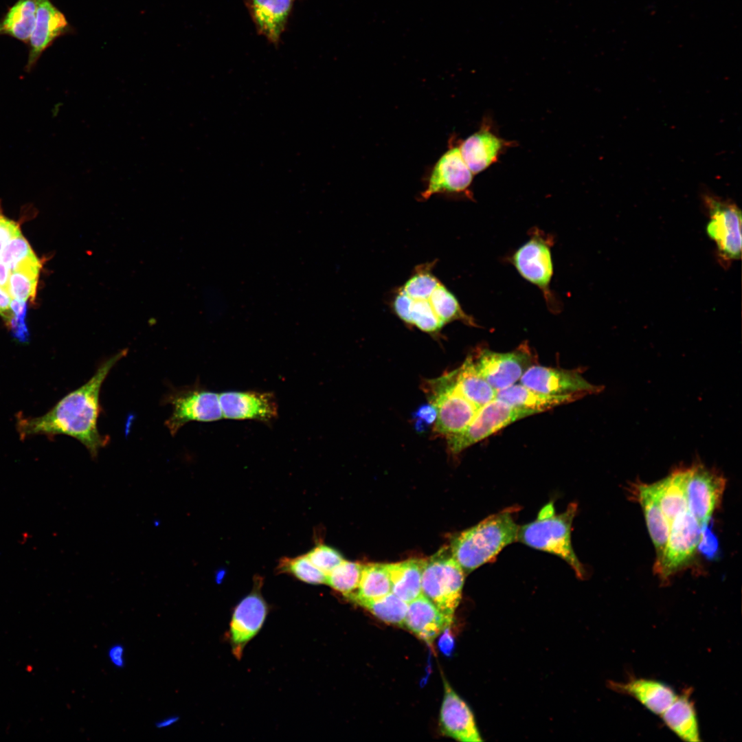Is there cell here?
<instances>
[{
  "label": "cell",
  "instance_id": "cell-28",
  "mask_svg": "<svg viewBox=\"0 0 742 742\" xmlns=\"http://www.w3.org/2000/svg\"><path fill=\"white\" fill-rule=\"evenodd\" d=\"M455 385L458 390L477 408L496 398L497 391L480 374L472 357L455 370Z\"/></svg>",
  "mask_w": 742,
  "mask_h": 742
},
{
  "label": "cell",
  "instance_id": "cell-8",
  "mask_svg": "<svg viewBox=\"0 0 742 742\" xmlns=\"http://www.w3.org/2000/svg\"><path fill=\"white\" fill-rule=\"evenodd\" d=\"M495 398L477 409L469 424L460 432L447 436L449 451L458 454L516 420L539 414Z\"/></svg>",
  "mask_w": 742,
  "mask_h": 742
},
{
  "label": "cell",
  "instance_id": "cell-14",
  "mask_svg": "<svg viewBox=\"0 0 742 742\" xmlns=\"http://www.w3.org/2000/svg\"><path fill=\"white\" fill-rule=\"evenodd\" d=\"M726 480L719 473L697 464L690 467L686 484L687 508L700 526L709 522L719 506Z\"/></svg>",
  "mask_w": 742,
  "mask_h": 742
},
{
  "label": "cell",
  "instance_id": "cell-38",
  "mask_svg": "<svg viewBox=\"0 0 742 742\" xmlns=\"http://www.w3.org/2000/svg\"><path fill=\"white\" fill-rule=\"evenodd\" d=\"M20 234V228L15 222L0 214V256L7 243Z\"/></svg>",
  "mask_w": 742,
  "mask_h": 742
},
{
  "label": "cell",
  "instance_id": "cell-33",
  "mask_svg": "<svg viewBox=\"0 0 742 742\" xmlns=\"http://www.w3.org/2000/svg\"><path fill=\"white\" fill-rule=\"evenodd\" d=\"M276 571L286 573L297 579L308 584L326 583V575L317 568L306 554L295 557H283L277 566Z\"/></svg>",
  "mask_w": 742,
  "mask_h": 742
},
{
  "label": "cell",
  "instance_id": "cell-2",
  "mask_svg": "<svg viewBox=\"0 0 742 742\" xmlns=\"http://www.w3.org/2000/svg\"><path fill=\"white\" fill-rule=\"evenodd\" d=\"M512 508L484 519L456 535L449 550L466 574L490 562L507 546L517 541L519 526Z\"/></svg>",
  "mask_w": 742,
  "mask_h": 742
},
{
  "label": "cell",
  "instance_id": "cell-37",
  "mask_svg": "<svg viewBox=\"0 0 742 742\" xmlns=\"http://www.w3.org/2000/svg\"><path fill=\"white\" fill-rule=\"evenodd\" d=\"M708 523L701 526V537L697 549L708 558H712L718 550V541L708 527Z\"/></svg>",
  "mask_w": 742,
  "mask_h": 742
},
{
  "label": "cell",
  "instance_id": "cell-36",
  "mask_svg": "<svg viewBox=\"0 0 742 742\" xmlns=\"http://www.w3.org/2000/svg\"><path fill=\"white\" fill-rule=\"evenodd\" d=\"M306 555L326 575L344 560L337 550L325 544L316 545Z\"/></svg>",
  "mask_w": 742,
  "mask_h": 742
},
{
  "label": "cell",
  "instance_id": "cell-17",
  "mask_svg": "<svg viewBox=\"0 0 742 742\" xmlns=\"http://www.w3.org/2000/svg\"><path fill=\"white\" fill-rule=\"evenodd\" d=\"M65 15L50 0H38L34 26L29 43L28 57L25 67L30 72L42 54L54 41L68 30Z\"/></svg>",
  "mask_w": 742,
  "mask_h": 742
},
{
  "label": "cell",
  "instance_id": "cell-12",
  "mask_svg": "<svg viewBox=\"0 0 742 742\" xmlns=\"http://www.w3.org/2000/svg\"><path fill=\"white\" fill-rule=\"evenodd\" d=\"M262 577L254 576L253 589L233 609L228 638L232 654L240 660L249 642L260 631L269 613V606L261 594Z\"/></svg>",
  "mask_w": 742,
  "mask_h": 742
},
{
  "label": "cell",
  "instance_id": "cell-6",
  "mask_svg": "<svg viewBox=\"0 0 742 742\" xmlns=\"http://www.w3.org/2000/svg\"><path fill=\"white\" fill-rule=\"evenodd\" d=\"M426 385L429 403L437 412L434 427L435 434L447 438L462 431L478 408L458 390L455 370L429 381Z\"/></svg>",
  "mask_w": 742,
  "mask_h": 742
},
{
  "label": "cell",
  "instance_id": "cell-30",
  "mask_svg": "<svg viewBox=\"0 0 742 742\" xmlns=\"http://www.w3.org/2000/svg\"><path fill=\"white\" fill-rule=\"evenodd\" d=\"M392 585L385 563L362 565L357 589L346 598L359 604L381 598L391 592Z\"/></svg>",
  "mask_w": 742,
  "mask_h": 742
},
{
  "label": "cell",
  "instance_id": "cell-16",
  "mask_svg": "<svg viewBox=\"0 0 742 742\" xmlns=\"http://www.w3.org/2000/svg\"><path fill=\"white\" fill-rule=\"evenodd\" d=\"M519 381L530 389L551 395L583 394L586 396L603 390V386L589 383L577 372L539 365L530 366Z\"/></svg>",
  "mask_w": 742,
  "mask_h": 742
},
{
  "label": "cell",
  "instance_id": "cell-41",
  "mask_svg": "<svg viewBox=\"0 0 742 742\" xmlns=\"http://www.w3.org/2000/svg\"><path fill=\"white\" fill-rule=\"evenodd\" d=\"M12 298L6 291L0 287V315L8 324H11L14 314L10 305Z\"/></svg>",
  "mask_w": 742,
  "mask_h": 742
},
{
  "label": "cell",
  "instance_id": "cell-29",
  "mask_svg": "<svg viewBox=\"0 0 742 742\" xmlns=\"http://www.w3.org/2000/svg\"><path fill=\"white\" fill-rule=\"evenodd\" d=\"M38 0H17L0 20V35L27 45L32 32Z\"/></svg>",
  "mask_w": 742,
  "mask_h": 742
},
{
  "label": "cell",
  "instance_id": "cell-3",
  "mask_svg": "<svg viewBox=\"0 0 742 742\" xmlns=\"http://www.w3.org/2000/svg\"><path fill=\"white\" fill-rule=\"evenodd\" d=\"M576 512L577 504L570 503L564 512L557 514L553 502H549L539 510L534 521L519 526L517 541L559 556L578 578H583L586 571L572 544V522Z\"/></svg>",
  "mask_w": 742,
  "mask_h": 742
},
{
  "label": "cell",
  "instance_id": "cell-44",
  "mask_svg": "<svg viewBox=\"0 0 742 742\" xmlns=\"http://www.w3.org/2000/svg\"><path fill=\"white\" fill-rule=\"evenodd\" d=\"M179 721V717L178 716L170 715L157 721L155 726L157 729H166L177 724Z\"/></svg>",
  "mask_w": 742,
  "mask_h": 742
},
{
  "label": "cell",
  "instance_id": "cell-11",
  "mask_svg": "<svg viewBox=\"0 0 742 742\" xmlns=\"http://www.w3.org/2000/svg\"><path fill=\"white\" fill-rule=\"evenodd\" d=\"M473 175L461 155L459 144L452 137L448 149L429 170L420 199L425 201L434 194L468 196Z\"/></svg>",
  "mask_w": 742,
  "mask_h": 742
},
{
  "label": "cell",
  "instance_id": "cell-21",
  "mask_svg": "<svg viewBox=\"0 0 742 742\" xmlns=\"http://www.w3.org/2000/svg\"><path fill=\"white\" fill-rule=\"evenodd\" d=\"M293 0H247V6L259 34L278 44L288 21Z\"/></svg>",
  "mask_w": 742,
  "mask_h": 742
},
{
  "label": "cell",
  "instance_id": "cell-4",
  "mask_svg": "<svg viewBox=\"0 0 742 742\" xmlns=\"http://www.w3.org/2000/svg\"><path fill=\"white\" fill-rule=\"evenodd\" d=\"M465 575L448 547L425 561L422 594L452 620L462 598Z\"/></svg>",
  "mask_w": 742,
  "mask_h": 742
},
{
  "label": "cell",
  "instance_id": "cell-27",
  "mask_svg": "<svg viewBox=\"0 0 742 742\" xmlns=\"http://www.w3.org/2000/svg\"><path fill=\"white\" fill-rule=\"evenodd\" d=\"M425 561L412 559L385 563L392 585L391 592L407 603L422 594L421 580Z\"/></svg>",
  "mask_w": 742,
  "mask_h": 742
},
{
  "label": "cell",
  "instance_id": "cell-15",
  "mask_svg": "<svg viewBox=\"0 0 742 742\" xmlns=\"http://www.w3.org/2000/svg\"><path fill=\"white\" fill-rule=\"evenodd\" d=\"M223 418L271 423L278 417V405L270 392L226 391L218 394Z\"/></svg>",
  "mask_w": 742,
  "mask_h": 742
},
{
  "label": "cell",
  "instance_id": "cell-7",
  "mask_svg": "<svg viewBox=\"0 0 742 742\" xmlns=\"http://www.w3.org/2000/svg\"><path fill=\"white\" fill-rule=\"evenodd\" d=\"M553 243L552 236L539 229H533L528 240L511 256L510 262L522 278L539 289L548 307L556 309L560 308L559 303L550 289Z\"/></svg>",
  "mask_w": 742,
  "mask_h": 742
},
{
  "label": "cell",
  "instance_id": "cell-35",
  "mask_svg": "<svg viewBox=\"0 0 742 742\" xmlns=\"http://www.w3.org/2000/svg\"><path fill=\"white\" fill-rule=\"evenodd\" d=\"M35 256L28 242L22 234L16 235L4 246L0 260L12 271L21 261Z\"/></svg>",
  "mask_w": 742,
  "mask_h": 742
},
{
  "label": "cell",
  "instance_id": "cell-26",
  "mask_svg": "<svg viewBox=\"0 0 742 742\" xmlns=\"http://www.w3.org/2000/svg\"><path fill=\"white\" fill-rule=\"evenodd\" d=\"M634 491L642 508L648 530L656 552L655 561H657L662 555L671 526L649 484H636Z\"/></svg>",
  "mask_w": 742,
  "mask_h": 742
},
{
  "label": "cell",
  "instance_id": "cell-19",
  "mask_svg": "<svg viewBox=\"0 0 742 742\" xmlns=\"http://www.w3.org/2000/svg\"><path fill=\"white\" fill-rule=\"evenodd\" d=\"M444 684L445 695L440 714L443 734L463 742L482 741L469 706L447 682Z\"/></svg>",
  "mask_w": 742,
  "mask_h": 742
},
{
  "label": "cell",
  "instance_id": "cell-5",
  "mask_svg": "<svg viewBox=\"0 0 742 742\" xmlns=\"http://www.w3.org/2000/svg\"><path fill=\"white\" fill-rule=\"evenodd\" d=\"M709 216L708 236L715 243L719 263L725 268L741 257V211L730 199L712 194L702 196Z\"/></svg>",
  "mask_w": 742,
  "mask_h": 742
},
{
  "label": "cell",
  "instance_id": "cell-34",
  "mask_svg": "<svg viewBox=\"0 0 742 742\" xmlns=\"http://www.w3.org/2000/svg\"><path fill=\"white\" fill-rule=\"evenodd\" d=\"M362 565L344 560L326 575V583L345 597L348 596L358 587Z\"/></svg>",
  "mask_w": 742,
  "mask_h": 742
},
{
  "label": "cell",
  "instance_id": "cell-13",
  "mask_svg": "<svg viewBox=\"0 0 742 742\" xmlns=\"http://www.w3.org/2000/svg\"><path fill=\"white\" fill-rule=\"evenodd\" d=\"M533 359L529 347L524 344L508 352L484 348L473 357L480 374L497 392L517 383L533 365Z\"/></svg>",
  "mask_w": 742,
  "mask_h": 742
},
{
  "label": "cell",
  "instance_id": "cell-23",
  "mask_svg": "<svg viewBox=\"0 0 742 742\" xmlns=\"http://www.w3.org/2000/svg\"><path fill=\"white\" fill-rule=\"evenodd\" d=\"M690 468H678L665 478L651 484L670 526L679 513L688 510L686 484Z\"/></svg>",
  "mask_w": 742,
  "mask_h": 742
},
{
  "label": "cell",
  "instance_id": "cell-1",
  "mask_svg": "<svg viewBox=\"0 0 742 742\" xmlns=\"http://www.w3.org/2000/svg\"><path fill=\"white\" fill-rule=\"evenodd\" d=\"M127 353L124 348L104 360L89 381L65 395L45 414L19 420L20 434L67 435L80 442L93 459L97 458L100 449L110 441V437L102 435L98 428L102 412L101 387L111 369Z\"/></svg>",
  "mask_w": 742,
  "mask_h": 742
},
{
  "label": "cell",
  "instance_id": "cell-25",
  "mask_svg": "<svg viewBox=\"0 0 742 742\" xmlns=\"http://www.w3.org/2000/svg\"><path fill=\"white\" fill-rule=\"evenodd\" d=\"M583 394L551 395L530 389L521 383H515L497 392L496 398L515 407L530 409L543 412L556 406L575 401Z\"/></svg>",
  "mask_w": 742,
  "mask_h": 742
},
{
  "label": "cell",
  "instance_id": "cell-42",
  "mask_svg": "<svg viewBox=\"0 0 742 742\" xmlns=\"http://www.w3.org/2000/svg\"><path fill=\"white\" fill-rule=\"evenodd\" d=\"M449 627L443 631L445 633L440 640V648L446 655H450L454 647V640L451 635Z\"/></svg>",
  "mask_w": 742,
  "mask_h": 742
},
{
  "label": "cell",
  "instance_id": "cell-32",
  "mask_svg": "<svg viewBox=\"0 0 742 742\" xmlns=\"http://www.w3.org/2000/svg\"><path fill=\"white\" fill-rule=\"evenodd\" d=\"M359 605L385 622L400 626L404 625L408 603L392 592L375 600L362 602Z\"/></svg>",
  "mask_w": 742,
  "mask_h": 742
},
{
  "label": "cell",
  "instance_id": "cell-10",
  "mask_svg": "<svg viewBox=\"0 0 742 742\" xmlns=\"http://www.w3.org/2000/svg\"><path fill=\"white\" fill-rule=\"evenodd\" d=\"M701 527L686 510L674 519L660 560L655 561L654 572L662 583H667L694 557L701 537Z\"/></svg>",
  "mask_w": 742,
  "mask_h": 742
},
{
  "label": "cell",
  "instance_id": "cell-24",
  "mask_svg": "<svg viewBox=\"0 0 742 742\" xmlns=\"http://www.w3.org/2000/svg\"><path fill=\"white\" fill-rule=\"evenodd\" d=\"M660 716L664 724L683 741H701L697 711L688 690L677 695Z\"/></svg>",
  "mask_w": 742,
  "mask_h": 742
},
{
  "label": "cell",
  "instance_id": "cell-40",
  "mask_svg": "<svg viewBox=\"0 0 742 742\" xmlns=\"http://www.w3.org/2000/svg\"><path fill=\"white\" fill-rule=\"evenodd\" d=\"M107 657L111 664L115 668L120 669L126 665V649L121 643L111 644L107 650Z\"/></svg>",
  "mask_w": 742,
  "mask_h": 742
},
{
  "label": "cell",
  "instance_id": "cell-20",
  "mask_svg": "<svg viewBox=\"0 0 742 742\" xmlns=\"http://www.w3.org/2000/svg\"><path fill=\"white\" fill-rule=\"evenodd\" d=\"M453 620L445 616L423 594L408 603L404 625L429 644Z\"/></svg>",
  "mask_w": 742,
  "mask_h": 742
},
{
  "label": "cell",
  "instance_id": "cell-18",
  "mask_svg": "<svg viewBox=\"0 0 742 742\" xmlns=\"http://www.w3.org/2000/svg\"><path fill=\"white\" fill-rule=\"evenodd\" d=\"M459 144L461 155L473 175L495 163L501 154L512 145L493 131L489 121L483 122L480 129Z\"/></svg>",
  "mask_w": 742,
  "mask_h": 742
},
{
  "label": "cell",
  "instance_id": "cell-39",
  "mask_svg": "<svg viewBox=\"0 0 742 742\" xmlns=\"http://www.w3.org/2000/svg\"><path fill=\"white\" fill-rule=\"evenodd\" d=\"M436 416V409L432 404L429 403L420 407L414 416L416 419V429L418 431H423L429 425L435 422Z\"/></svg>",
  "mask_w": 742,
  "mask_h": 742
},
{
  "label": "cell",
  "instance_id": "cell-43",
  "mask_svg": "<svg viewBox=\"0 0 742 742\" xmlns=\"http://www.w3.org/2000/svg\"><path fill=\"white\" fill-rule=\"evenodd\" d=\"M10 270L0 260V287L8 292V282Z\"/></svg>",
  "mask_w": 742,
  "mask_h": 742
},
{
  "label": "cell",
  "instance_id": "cell-22",
  "mask_svg": "<svg viewBox=\"0 0 742 742\" xmlns=\"http://www.w3.org/2000/svg\"><path fill=\"white\" fill-rule=\"evenodd\" d=\"M610 687L632 697L657 715H661L677 696L673 689L665 683L644 678L631 679L622 683L611 682Z\"/></svg>",
  "mask_w": 742,
  "mask_h": 742
},
{
  "label": "cell",
  "instance_id": "cell-9",
  "mask_svg": "<svg viewBox=\"0 0 742 742\" xmlns=\"http://www.w3.org/2000/svg\"><path fill=\"white\" fill-rule=\"evenodd\" d=\"M163 401L172 406V413L165 421L172 436L191 421L214 422L223 418L218 394L198 383L172 390Z\"/></svg>",
  "mask_w": 742,
  "mask_h": 742
},
{
  "label": "cell",
  "instance_id": "cell-31",
  "mask_svg": "<svg viewBox=\"0 0 742 742\" xmlns=\"http://www.w3.org/2000/svg\"><path fill=\"white\" fill-rule=\"evenodd\" d=\"M41 267L35 256L21 261L10 271L8 291L12 299L24 302L34 300Z\"/></svg>",
  "mask_w": 742,
  "mask_h": 742
}]
</instances>
